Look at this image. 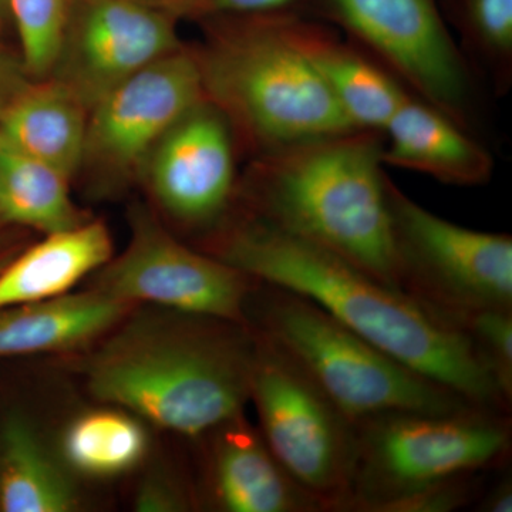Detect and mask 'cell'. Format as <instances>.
I'll return each instance as SVG.
<instances>
[{
    "mask_svg": "<svg viewBox=\"0 0 512 512\" xmlns=\"http://www.w3.org/2000/svg\"><path fill=\"white\" fill-rule=\"evenodd\" d=\"M210 255L312 299L386 355L474 406L511 414L512 403L463 332L345 259L249 214L222 225Z\"/></svg>",
    "mask_w": 512,
    "mask_h": 512,
    "instance_id": "1",
    "label": "cell"
},
{
    "mask_svg": "<svg viewBox=\"0 0 512 512\" xmlns=\"http://www.w3.org/2000/svg\"><path fill=\"white\" fill-rule=\"evenodd\" d=\"M177 313L121 330L93 357L87 380L101 402L174 433L204 436L249 400L254 333L244 323Z\"/></svg>",
    "mask_w": 512,
    "mask_h": 512,
    "instance_id": "2",
    "label": "cell"
},
{
    "mask_svg": "<svg viewBox=\"0 0 512 512\" xmlns=\"http://www.w3.org/2000/svg\"><path fill=\"white\" fill-rule=\"evenodd\" d=\"M87 117L62 84L30 82L0 119V143L72 180L82 170Z\"/></svg>",
    "mask_w": 512,
    "mask_h": 512,
    "instance_id": "18",
    "label": "cell"
},
{
    "mask_svg": "<svg viewBox=\"0 0 512 512\" xmlns=\"http://www.w3.org/2000/svg\"><path fill=\"white\" fill-rule=\"evenodd\" d=\"M299 15L342 30L407 92L474 133L477 76L451 36L439 0H303Z\"/></svg>",
    "mask_w": 512,
    "mask_h": 512,
    "instance_id": "7",
    "label": "cell"
},
{
    "mask_svg": "<svg viewBox=\"0 0 512 512\" xmlns=\"http://www.w3.org/2000/svg\"><path fill=\"white\" fill-rule=\"evenodd\" d=\"M302 3L303 0H211L207 16L299 13Z\"/></svg>",
    "mask_w": 512,
    "mask_h": 512,
    "instance_id": "28",
    "label": "cell"
},
{
    "mask_svg": "<svg viewBox=\"0 0 512 512\" xmlns=\"http://www.w3.org/2000/svg\"><path fill=\"white\" fill-rule=\"evenodd\" d=\"M382 150L383 133L352 130L259 154L247 214L399 291Z\"/></svg>",
    "mask_w": 512,
    "mask_h": 512,
    "instance_id": "3",
    "label": "cell"
},
{
    "mask_svg": "<svg viewBox=\"0 0 512 512\" xmlns=\"http://www.w3.org/2000/svg\"><path fill=\"white\" fill-rule=\"evenodd\" d=\"M244 414L208 431V491L228 512H322L276 460L261 431Z\"/></svg>",
    "mask_w": 512,
    "mask_h": 512,
    "instance_id": "15",
    "label": "cell"
},
{
    "mask_svg": "<svg viewBox=\"0 0 512 512\" xmlns=\"http://www.w3.org/2000/svg\"><path fill=\"white\" fill-rule=\"evenodd\" d=\"M175 22L130 0H74L47 79L90 111L134 74L181 49Z\"/></svg>",
    "mask_w": 512,
    "mask_h": 512,
    "instance_id": "12",
    "label": "cell"
},
{
    "mask_svg": "<svg viewBox=\"0 0 512 512\" xmlns=\"http://www.w3.org/2000/svg\"><path fill=\"white\" fill-rule=\"evenodd\" d=\"M29 83L30 77L22 60L18 62L0 50V119Z\"/></svg>",
    "mask_w": 512,
    "mask_h": 512,
    "instance_id": "29",
    "label": "cell"
},
{
    "mask_svg": "<svg viewBox=\"0 0 512 512\" xmlns=\"http://www.w3.org/2000/svg\"><path fill=\"white\" fill-rule=\"evenodd\" d=\"M493 483L488 481L471 510L477 512L512 511V474L510 466L501 468Z\"/></svg>",
    "mask_w": 512,
    "mask_h": 512,
    "instance_id": "30",
    "label": "cell"
},
{
    "mask_svg": "<svg viewBox=\"0 0 512 512\" xmlns=\"http://www.w3.org/2000/svg\"><path fill=\"white\" fill-rule=\"evenodd\" d=\"M130 2L173 16L175 19L194 18L201 20L208 15L211 0H130Z\"/></svg>",
    "mask_w": 512,
    "mask_h": 512,
    "instance_id": "31",
    "label": "cell"
},
{
    "mask_svg": "<svg viewBox=\"0 0 512 512\" xmlns=\"http://www.w3.org/2000/svg\"><path fill=\"white\" fill-rule=\"evenodd\" d=\"M0 224H3V222H2V221H0Z\"/></svg>",
    "mask_w": 512,
    "mask_h": 512,
    "instance_id": "33",
    "label": "cell"
},
{
    "mask_svg": "<svg viewBox=\"0 0 512 512\" xmlns=\"http://www.w3.org/2000/svg\"><path fill=\"white\" fill-rule=\"evenodd\" d=\"M286 39L318 73L340 109L357 130L383 133L406 87L348 37L328 23L299 15L278 13Z\"/></svg>",
    "mask_w": 512,
    "mask_h": 512,
    "instance_id": "14",
    "label": "cell"
},
{
    "mask_svg": "<svg viewBox=\"0 0 512 512\" xmlns=\"http://www.w3.org/2000/svg\"><path fill=\"white\" fill-rule=\"evenodd\" d=\"M109 231L100 222L47 234L0 268V308L67 295L84 276L111 259Z\"/></svg>",
    "mask_w": 512,
    "mask_h": 512,
    "instance_id": "19",
    "label": "cell"
},
{
    "mask_svg": "<svg viewBox=\"0 0 512 512\" xmlns=\"http://www.w3.org/2000/svg\"><path fill=\"white\" fill-rule=\"evenodd\" d=\"M441 13L460 36V49L476 76L494 93L512 83V0H439Z\"/></svg>",
    "mask_w": 512,
    "mask_h": 512,
    "instance_id": "23",
    "label": "cell"
},
{
    "mask_svg": "<svg viewBox=\"0 0 512 512\" xmlns=\"http://www.w3.org/2000/svg\"><path fill=\"white\" fill-rule=\"evenodd\" d=\"M126 251L104 265L96 288L130 303L244 323L255 279L221 259L185 247L143 211L133 217Z\"/></svg>",
    "mask_w": 512,
    "mask_h": 512,
    "instance_id": "10",
    "label": "cell"
},
{
    "mask_svg": "<svg viewBox=\"0 0 512 512\" xmlns=\"http://www.w3.org/2000/svg\"><path fill=\"white\" fill-rule=\"evenodd\" d=\"M74 0H9L10 18L30 79L49 77Z\"/></svg>",
    "mask_w": 512,
    "mask_h": 512,
    "instance_id": "24",
    "label": "cell"
},
{
    "mask_svg": "<svg viewBox=\"0 0 512 512\" xmlns=\"http://www.w3.org/2000/svg\"><path fill=\"white\" fill-rule=\"evenodd\" d=\"M143 173L175 220L192 228L220 225L234 200L237 178L227 117L210 101H201L161 137Z\"/></svg>",
    "mask_w": 512,
    "mask_h": 512,
    "instance_id": "13",
    "label": "cell"
},
{
    "mask_svg": "<svg viewBox=\"0 0 512 512\" xmlns=\"http://www.w3.org/2000/svg\"><path fill=\"white\" fill-rule=\"evenodd\" d=\"M130 303L93 289L0 308V359L63 352L113 328Z\"/></svg>",
    "mask_w": 512,
    "mask_h": 512,
    "instance_id": "17",
    "label": "cell"
},
{
    "mask_svg": "<svg viewBox=\"0 0 512 512\" xmlns=\"http://www.w3.org/2000/svg\"><path fill=\"white\" fill-rule=\"evenodd\" d=\"M252 333L249 399L258 410L265 443L322 512L348 511L357 456L355 424L288 356Z\"/></svg>",
    "mask_w": 512,
    "mask_h": 512,
    "instance_id": "9",
    "label": "cell"
},
{
    "mask_svg": "<svg viewBox=\"0 0 512 512\" xmlns=\"http://www.w3.org/2000/svg\"><path fill=\"white\" fill-rule=\"evenodd\" d=\"M498 471V470H497ZM497 471L463 474L439 481L384 505L380 512H454L473 508Z\"/></svg>",
    "mask_w": 512,
    "mask_h": 512,
    "instance_id": "26",
    "label": "cell"
},
{
    "mask_svg": "<svg viewBox=\"0 0 512 512\" xmlns=\"http://www.w3.org/2000/svg\"><path fill=\"white\" fill-rule=\"evenodd\" d=\"M355 427L356 468L346 512H380L427 485L510 466V413L481 407L389 413Z\"/></svg>",
    "mask_w": 512,
    "mask_h": 512,
    "instance_id": "6",
    "label": "cell"
},
{
    "mask_svg": "<svg viewBox=\"0 0 512 512\" xmlns=\"http://www.w3.org/2000/svg\"><path fill=\"white\" fill-rule=\"evenodd\" d=\"M245 319L353 424L389 413H453L477 407L397 362L291 289L255 279Z\"/></svg>",
    "mask_w": 512,
    "mask_h": 512,
    "instance_id": "5",
    "label": "cell"
},
{
    "mask_svg": "<svg viewBox=\"0 0 512 512\" xmlns=\"http://www.w3.org/2000/svg\"><path fill=\"white\" fill-rule=\"evenodd\" d=\"M10 18L9 0H0V26Z\"/></svg>",
    "mask_w": 512,
    "mask_h": 512,
    "instance_id": "32",
    "label": "cell"
},
{
    "mask_svg": "<svg viewBox=\"0 0 512 512\" xmlns=\"http://www.w3.org/2000/svg\"><path fill=\"white\" fill-rule=\"evenodd\" d=\"M69 178L0 143V221L45 234L83 224L69 194Z\"/></svg>",
    "mask_w": 512,
    "mask_h": 512,
    "instance_id": "21",
    "label": "cell"
},
{
    "mask_svg": "<svg viewBox=\"0 0 512 512\" xmlns=\"http://www.w3.org/2000/svg\"><path fill=\"white\" fill-rule=\"evenodd\" d=\"M382 161L456 187L487 184L495 167L480 140L412 93L383 128Z\"/></svg>",
    "mask_w": 512,
    "mask_h": 512,
    "instance_id": "16",
    "label": "cell"
},
{
    "mask_svg": "<svg viewBox=\"0 0 512 512\" xmlns=\"http://www.w3.org/2000/svg\"><path fill=\"white\" fill-rule=\"evenodd\" d=\"M137 510L148 512L180 511L187 507L183 491L163 478H150L137 494Z\"/></svg>",
    "mask_w": 512,
    "mask_h": 512,
    "instance_id": "27",
    "label": "cell"
},
{
    "mask_svg": "<svg viewBox=\"0 0 512 512\" xmlns=\"http://www.w3.org/2000/svg\"><path fill=\"white\" fill-rule=\"evenodd\" d=\"M463 332L505 399L512 403V309H484L448 320Z\"/></svg>",
    "mask_w": 512,
    "mask_h": 512,
    "instance_id": "25",
    "label": "cell"
},
{
    "mask_svg": "<svg viewBox=\"0 0 512 512\" xmlns=\"http://www.w3.org/2000/svg\"><path fill=\"white\" fill-rule=\"evenodd\" d=\"M194 52L205 99L259 154L357 130L326 84L286 39L278 13L211 15Z\"/></svg>",
    "mask_w": 512,
    "mask_h": 512,
    "instance_id": "4",
    "label": "cell"
},
{
    "mask_svg": "<svg viewBox=\"0 0 512 512\" xmlns=\"http://www.w3.org/2000/svg\"><path fill=\"white\" fill-rule=\"evenodd\" d=\"M397 288L437 319L512 309V238L458 227L386 178Z\"/></svg>",
    "mask_w": 512,
    "mask_h": 512,
    "instance_id": "8",
    "label": "cell"
},
{
    "mask_svg": "<svg viewBox=\"0 0 512 512\" xmlns=\"http://www.w3.org/2000/svg\"><path fill=\"white\" fill-rule=\"evenodd\" d=\"M204 100L194 52L161 57L89 111L82 168L111 181L143 173L161 137Z\"/></svg>",
    "mask_w": 512,
    "mask_h": 512,
    "instance_id": "11",
    "label": "cell"
},
{
    "mask_svg": "<svg viewBox=\"0 0 512 512\" xmlns=\"http://www.w3.org/2000/svg\"><path fill=\"white\" fill-rule=\"evenodd\" d=\"M62 448L67 463L79 473L113 477L143 460L147 434L127 410H94L72 421L64 431Z\"/></svg>",
    "mask_w": 512,
    "mask_h": 512,
    "instance_id": "22",
    "label": "cell"
},
{
    "mask_svg": "<svg viewBox=\"0 0 512 512\" xmlns=\"http://www.w3.org/2000/svg\"><path fill=\"white\" fill-rule=\"evenodd\" d=\"M76 505L69 477L19 412L0 417V511L66 512Z\"/></svg>",
    "mask_w": 512,
    "mask_h": 512,
    "instance_id": "20",
    "label": "cell"
}]
</instances>
